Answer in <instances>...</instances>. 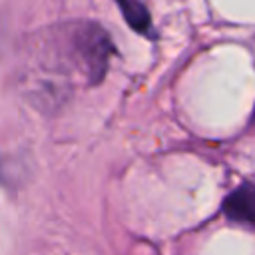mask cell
I'll list each match as a JSON object with an SVG mask.
<instances>
[{"mask_svg": "<svg viewBox=\"0 0 255 255\" xmlns=\"http://www.w3.org/2000/svg\"><path fill=\"white\" fill-rule=\"evenodd\" d=\"M112 42L94 22H70L36 34L22 62V86L40 108H58L76 88L98 84L110 64Z\"/></svg>", "mask_w": 255, "mask_h": 255, "instance_id": "1", "label": "cell"}, {"mask_svg": "<svg viewBox=\"0 0 255 255\" xmlns=\"http://www.w3.org/2000/svg\"><path fill=\"white\" fill-rule=\"evenodd\" d=\"M223 211L229 219L255 229V183H243L233 189L223 201Z\"/></svg>", "mask_w": 255, "mask_h": 255, "instance_id": "2", "label": "cell"}, {"mask_svg": "<svg viewBox=\"0 0 255 255\" xmlns=\"http://www.w3.org/2000/svg\"><path fill=\"white\" fill-rule=\"evenodd\" d=\"M126 22L139 34H147L151 30V18L147 8L139 0H116Z\"/></svg>", "mask_w": 255, "mask_h": 255, "instance_id": "3", "label": "cell"}]
</instances>
